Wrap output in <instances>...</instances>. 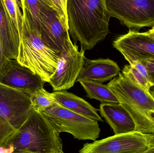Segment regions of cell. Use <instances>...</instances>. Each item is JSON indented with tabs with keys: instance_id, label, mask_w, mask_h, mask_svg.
Segmentation results:
<instances>
[{
	"instance_id": "22",
	"label": "cell",
	"mask_w": 154,
	"mask_h": 153,
	"mask_svg": "<svg viewBox=\"0 0 154 153\" xmlns=\"http://www.w3.org/2000/svg\"><path fill=\"white\" fill-rule=\"evenodd\" d=\"M147 70L148 80L151 86H154V59H147L140 61Z\"/></svg>"
},
{
	"instance_id": "20",
	"label": "cell",
	"mask_w": 154,
	"mask_h": 153,
	"mask_svg": "<svg viewBox=\"0 0 154 153\" xmlns=\"http://www.w3.org/2000/svg\"><path fill=\"white\" fill-rule=\"evenodd\" d=\"M122 73L134 83L141 86L146 90L150 91L152 86L149 81L143 76L132 65L125 66L122 70Z\"/></svg>"
},
{
	"instance_id": "9",
	"label": "cell",
	"mask_w": 154,
	"mask_h": 153,
	"mask_svg": "<svg viewBox=\"0 0 154 153\" xmlns=\"http://www.w3.org/2000/svg\"><path fill=\"white\" fill-rule=\"evenodd\" d=\"M106 4L110 17L129 30L139 31L154 26V0H106Z\"/></svg>"
},
{
	"instance_id": "24",
	"label": "cell",
	"mask_w": 154,
	"mask_h": 153,
	"mask_svg": "<svg viewBox=\"0 0 154 153\" xmlns=\"http://www.w3.org/2000/svg\"><path fill=\"white\" fill-rule=\"evenodd\" d=\"M135 67L136 69L137 70L138 72L143 76L145 78H146L148 81V74H147V70L146 68L143 64L139 61H135L133 62L131 64Z\"/></svg>"
},
{
	"instance_id": "7",
	"label": "cell",
	"mask_w": 154,
	"mask_h": 153,
	"mask_svg": "<svg viewBox=\"0 0 154 153\" xmlns=\"http://www.w3.org/2000/svg\"><path fill=\"white\" fill-rule=\"evenodd\" d=\"M58 134H71L79 140L96 141L100 129L98 121L73 112L56 103L41 112Z\"/></svg>"
},
{
	"instance_id": "2",
	"label": "cell",
	"mask_w": 154,
	"mask_h": 153,
	"mask_svg": "<svg viewBox=\"0 0 154 153\" xmlns=\"http://www.w3.org/2000/svg\"><path fill=\"white\" fill-rule=\"evenodd\" d=\"M0 147L11 153H63V143L48 119L31 108L24 123Z\"/></svg>"
},
{
	"instance_id": "10",
	"label": "cell",
	"mask_w": 154,
	"mask_h": 153,
	"mask_svg": "<svg viewBox=\"0 0 154 153\" xmlns=\"http://www.w3.org/2000/svg\"><path fill=\"white\" fill-rule=\"evenodd\" d=\"M85 50H79L70 37L60 54L55 73L48 83L54 91L66 90L75 85L85 60Z\"/></svg>"
},
{
	"instance_id": "6",
	"label": "cell",
	"mask_w": 154,
	"mask_h": 153,
	"mask_svg": "<svg viewBox=\"0 0 154 153\" xmlns=\"http://www.w3.org/2000/svg\"><path fill=\"white\" fill-rule=\"evenodd\" d=\"M31 93L0 82V146L28 118L31 110Z\"/></svg>"
},
{
	"instance_id": "19",
	"label": "cell",
	"mask_w": 154,
	"mask_h": 153,
	"mask_svg": "<svg viewBox=\"0 0 154 153\" xmlns=\"http://www.w3.org/2000/svg\"><path fill=\"white\" fill-rule=\"evenodd\" d=\"M3 2L7 11L19 31L20 39L23 22V14L20 10V7L22 8L21 3L18 0H3Z\"/></svg>"
},
{
	"instance_id": "3",
	"label": "cell",
	"mask_w": 154,
	"mask_h": 153,
	"mask_svg": "<svg viewBox=\"0 0 154 153\" xmlns=\"http://www.w3.org/2000/svg\"><path fill=\"white\" fill-rule=\"evenodd\" d=\"M22 32L16 60L48 83L55 73L61 53L55 51L43 42L29 11L24 6H22Z\"/></svg>"
},
{
	"instance_id": "16",
	"label": "cell",
	"mask_w": 154,
	"mask_h": 153,
	"mask_svg": "<svg viewBox=\"0 0 154 153\" xmlns=\"http://www.w3.org/2000/svg\"><path fill=\"white\" fill-rule=\"evenodd\" d=\"M53 93L57 103L65 108L90 119L103 122L98 114L99 109L85 100L66 90L54 91Z\"/></svg>"
},
{
	"instance_id": "1",
	"label": "cell",
	"mask_w": 154,
	"mask_h": 153,
	"mask_svg": "<svg viewBox=\"0 0 154 153\" xmlns=\"http://www.w3.org/2000/svg\"><path fill=\"white\" fill-rule=\"evenodd\" d=\"M67 15L69 35L90 50L109 32L110 16L106 0H67Z\"/></svg>"
},
{
	"instance_id": "23",
	"label": "cell",
	"mask_w": 154,
	"mask_h": 153,
	"mask_svg": "<svg viewBox=\"0 0 154 153\" xmlns=\"http://www.w3.org/2000/svg\"><path fill=\"white\" fill-rule=\"evenodd\" d=\"M11 59L6 57L4 52L2 46L0 42V73L5 68Z\"/></svg>"
},
{
	"instance_id": "14",
	"label": "cell",
	"mask_w": 154,
	"mask_h": 153,
	"mask_svg": "<svg viewBox=\"0 0 154 153\" xmlns=\"http://www.w3.org/2000/svg\"><path fill=\"white\" fill-rule=\"evenodd\" d=\"M0 42L6 57L9 59L16 60L20 46V35L5 8L3 0H0Z\"/></svg>"
},
{
	"instance_id": "5",
	"label": "cell",
	"mask_w": 154,
	"mask_h": 153,
	"mask_svg": "<svg viewBox=\"0 0 154 153\" xmlns=\"http://www.w3.org/2000/svg\"><path fill=\"white\" fill-rule=\"evenodd\" d=\"M34 25L43 42L61 53L70 37L68 25L65 23L49 0H24Z\"/></svg>"
},
{
	"instance_id": "21",
	"label": "cell",
	"mask_w": 154,
	"mask_h": 153,
	"mask_svg": "<svg viewBox=\"0 0 154 153\" xmlns=\"http://www.w3.org/2000/svg\"><path fill=\"white\" fill-rule=\"evenodd\" d=\"M54 9L57 12L65 23L68 25L67 15V0H49Z\"/></svg>"
},
{
	"instance_id": "25",
	"label": "cell",
	"mask_w": 154,
	"mask_h": 153,
	"mask_svg": "<svg viewBox=\"0 0 154 153\" xmlns=\"http://www.w3.org/2000/svg\"><path fill=\"white\" fill-rule=\"evenodd\" d=\"M147 32L151 35V37H152L154 38V26L152 27V29L148 31Z\"/></svg>"
},
{
	"instance_id": "12",
	"label": "cell",
	"mask_w": 154,
	"mask_h": 153,
	"mask_svg": "<svg viewBox=\"0 0 154 153\" xmlns=\"http://www.w3.org/2000/svg\"><path fill=\"white\" fill-rule=\"evenodd\" d=\"M0 82L14 89L31 93L43 88L47 83L39 75L14 59H11L0 73Z\"/></svg>"
},
{
	"instance_id": "4",
	"label": "cell",
	"mask_w": 154,
	"mask_h": 153,
	"mask_svg": "<svg viewBox=\"0 0 154 153\" xmlns=\"http://www.w3.org/2000/svg\"><path fill=\"white\" fill-rule=\"evenodd\" d=\"M133 119L136 131L154 135V97L122 73L107 84Z\"/></svg>"
},
{
	"instance_id": "17",
	"label": "cell",
	"mask_w": 154,
	"mask_h": 153,
	"mask_svg": "<svg viewBox=\"0 0 154 153\" xmlns=\"http://www.w3.org/2000/svg\"><path fill=\"white\" fill-rule=\"evenodd\" d=\"M82 85L87 97L99 101L102 104L119 103L118 100L107 85L101 83L87 80L78 81Z\"/></svg>"
},
{
	"instance_id": "11",
	"label": "cell",
	"mask_w": 154,
	"mask_h": 153,
	"mask_svg": "<svg viewBox=\"0 0 154 153\" xmlns=\"http://www.w3.org/2000/svg\"><path fill=\"white\" fill-rule=\"evenodd\" d=\"M113 46L130 64L135 61L154 59V38L147 32L131 30L117 38Z\"/></svg>"
},
{
	"instance_id": "8",
	"label": "cell",
	"mask_w": 154,
	"mask_h": 153,
	"mask_svg": "<svg viewBox=\"0 0 154 153\" xmlns=\"http://www.w3.org/2000/svg\"><path fill=\"white\" fill-rule=\"evenodd\" d=\"M80 153H154V135L134 131L86 143Z\"/></svg>"
},
{
	"instance_id": "18",
	"label": "cell",
	"mask_w": 154,
	"mask_h": 153,
	"mask_svg": "<svg viewBox=\"0 0 154 153\" xmlns=\"http://www.w3.org/2000/svg\"><path fill=\"white\" fill-rule=\"evenodd\" d=\"M31 108L42 112L57 103L53 93H50L44 88L32 93L30 96Z\"/></svg>"
},
{
	"instance_id": "15",
	"label": "cell",
	"mask_w": 154,
	"mask_h": 153,
	"mask_svg": "<svg viewBox=\"0 0 154 153\" xmlns=\"http://www.w3.org/2000/svg\"><path fill=\"white\" fill-rule=\"evenodd\" d=\"M99 111L115 134L136 131V126L134 120L119 103H101Z\"/></svg>"
},
{
	"instance_id": "26",
	"label": "cell",
	"mask_w": 154,
	"mask_h": 153,
	"mask_svg": "<svg viewBox=\"0 0 154 153\" xmlns=\"http://www.w3.org/2000/svg\"><path fill=\"white\" fill-rule=\"evenodd\" d=\"M20 1L21 3V5H23L24 4V0H20Z\"/></svg>"
},
{
	"instance_id": "13",
	"label": "cell",
	"mask_w": 154,
	"mask_h": 153,
	"mask_svg": "<svg viewBox=\"0 0 154 153\" xmlns=\"http://www.w3.org/2000/svg\"><path fill=\"white\" fill-rule=\"evenodd\" d=\"M120 71L117 63L111 59L91 60L85 57L77 82L79 80H87L103 83L117 76Z\"/></svg>"
}]
</instances>
